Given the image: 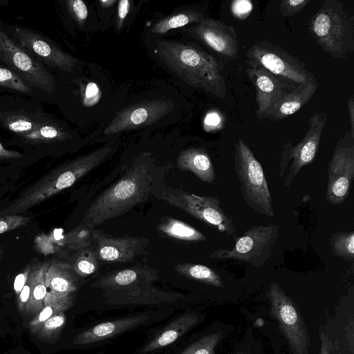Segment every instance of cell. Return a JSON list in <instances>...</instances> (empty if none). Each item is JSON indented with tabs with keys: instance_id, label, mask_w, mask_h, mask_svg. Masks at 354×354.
Segmentation results:
<instances>
[{
	"instance_id": "cell-22",
	"label": "cell",
	"mask_w": 354,
	"mask_h": 354,
	"mask_svg": "<svg viewBox=\"0 0 354 354\" xmlns=\"http://www.w3.org/2000/svg\"><path fill=\"white\" fill-rule=\"evenodd\" d=\"M204 15L194 10H185L165 17L155 23L151 31L155 34H165L169 30L182 28L192 23H200Z\"/></svg>"
},
{
	"instance_id": "cell-24",
	"label": "cell",
	"mask_w": 354,
	"mask_h": 354,
	"mask_svg": "<svg viewBox=\"0 0 354 354\" xmlns=\"http://www.w3.org/2000/svg\"><path fill=\"white\" fill-rule=\"evenodd\" d=\"M332 252L347 261L354 259V232H339L332 235L330 240Z\"/></svg>"
},
{
	"instance_id": "cell-21",
	"label": "cell",
	"mask_w": 354,
	"mask_h": 354,
	"mask_svg": "<svg viewBox=\"0 0 354 354\" xmlns=\"http://www.w3.org/2000/svg\"><path fill=\"white\" fill-rule=\"evenodd\" d=\"M162 234L185 241H205L206 236L189 224L171 217L164 218L158 225Z\"/></svg>"
},
{
	"instance_id": "cell-1",
	"label": "cell",
	"mask_w": 354,
	"mask_h": 354,
	"mask_svg": "<svg viewBox=\"0 0 354 354\" xmlns=\"http://www.w3.org/2000/svg\"><path fill=\"white\" fill-rule=\"evenodd\" d=\"M158 175L151 154L140 153L124 175L92 203L85 214L84 223L95 228L145 202L153 191Z\"/></svg>"
},
{
	"instance_id": "cell-4",
	"label": "cell",
	"mask_w": 354,
	"mask_h": 354,
	"mask_svg": "<svg viewBox=\"0 0 354 354\" xmlns=\"http://www.w3.org/2000/svg\"><path fill=\"white\" fill-rule=\"evenodd\" d=\"M234 165L245 203L259 214L274 216L272 195L263 167L241 138L234 144Z\"/></svg>"
},
{
	"instance_id": "cell-34",
	"label": "cell",
	"mask_w": 354,
	"mask_h": 354,
	"mask_svg": "<svg viewBox=\"0 0 354 354\" xmlns=\"http://www.w3.org/2000/svg\"><path fill=\"white\" fill-rule=\"evenodd\" d=\"M51 286L53 288L59 292H66L70 289H73L70 281L62 277H56L51 281Z\"/></svg>"
},
{
	"instance_id": "cell-20",
	"label": "cell",
	"mask_w": 354,
	"mask_h": 354,
	"mask_svg": "<svg viewBox=\"0 0 354 354\" xmlns=\"http://www.w3.org/2000/svg\"><path fill=\"white\" fill-rule=\"evenodd\" d=\"M198 321V316L194 313L183 314L178 317L149 342L140 351V354H146L172 344L193 328Z\"/></svg>"
},
{
	"instance_id": "cell-5",
	"label": "cell",
	"mask_w": 354,
	"mask_h": 354,
	"mask_svg": "<svg viewBox=\"0 0 354 354\" xmlns=\"http://www.w3.org/2000/svg\"><path fill=\"white\" fill-rule=\"evenodd\" d=\"M248 67H261L297 85L317 81L306 64L279 46L266 40L255 42L245 53Z\"/></svg>"
},
{
	"instance_id": "cell-42",
	"label": "cell",
	"mask_w": 354,
	"mask_h": 354,
	"mask_svg": "<svg viewBox=\"0 0 354 354\" xmlns=\"http://www.w3.org/2000/svg\"><path fill=\"white\" fill-rule=\"evenodd\" d=\"M30 294V288L28 286H26L23 288L22 291L20 295L21 300L24 302L26 301L28 299Z\"/></svg>"
},
{
	"instance_id": "cell-31",
	"label": "cell",
	"mask_w": 354,
	"mask_h": 354,
	"mask_svg": "<svg viewBox=\"0 0 354 354\" xmlns=\"http://www.w3.org/2000/svg\"><path fill=\"white\" fill-rule=\"evenodd\" d=\"M67 6L72 16L80 24H82L88 17V9L86 3L82 0H70Z\"/></svg>"
},
{
	"instance_id": "cell-39",
	"label": "cell",
	"mask_w": 354,
	"mask_h": 354,
	"mask_svg": "<svg viewBox=\"0 0 354 354\" xmlns=\"http://www.w3.org/2000/svg\"><path fill=\"white\" fill-rule=\"evenodd\" d=\"M46 288L43 285H38L34 290V297L36 299H41L46 295Z\"/></svg>"
},
{
	"instance_id": "cell-2",
	"label": "cell",
	"mask_w": 354,
	"mask_h": 354,
	"mask_svg": "<svg viewBox=\"0 0 354 354\" xmlns=\"http://www.w3.org/2000/svg\"><path fill=\"white\" fill-rule=\"evenodd\" d=\"M156 53L165 66L188 85L218 98L227 97V86L218 60L195 46L160 41Z\"/></svg>"
},
{
	"instance_id": "cell-17",
	"label": "cell",
	"mask_w": 354,
	"mask_h": 354,
	"mask_svg": "<svg viewBox=\"0 0 354 354\" xmlns=\"http://www.w3.org/2000/svg\"><path fill=\"white\" fill-rule=\"evenodd\" d=\"M318 85L317 80L297 86L274 105L268 119L277 122L297 112L313 97Z\"/></svg>"
},
{
	"instance_id": "cell-16",
	"label": "cell",
	"mask_w": 354,
	"mask_h": 354,
	"mask_svg": "<svg viewBox=\"0 0 354 354\" xmlns=\"http://www.w3.org/2000/svg\"><path fill=\"white\" fill-rule=\"evenodd\" d=\"M93 239L97 244L98 259L113 263L132 261L148 243V239L135 236L113 237L94 229Z\"/></svg>"
},
{
	"instance_id": "cell-15",
	"label": "cell",
	"mask_w": 354,
	"mask_h": 354,
	"mask_svg": "<svg viewBox=\"0 0 354 354\" xmlns=\"http://www.w3.org/2000/svg\"><path fill=\"white\" fill-rule=\"evenodd\" d=\"M189 32L217 54L230 59L237 56L239 42L233 26L218 20L205 18L190 28Z\"/></svg>"
},
{
	"instance_id": "cell-25",
	"label": "cell",
	"mask_w": 354,
	"mask_h": 354,
	"mask_svg": "<svg viewBox=\"0 0 354 354\" xmlns=\"http://www.w3.org/2000/svg\"><path fill=\"white\" fill-rule=\"evenodd\" d=\"M222 338L220 332L207 335L186 348L180 354H214V349Z\"/></svg>"
},
{
	"instance_id": "cell-10",
	"label": "cell",
	"mask_w": 354,
	"mask_h": 354,
	"mask_svg": "<svg viewBox=\"0 0 354 354\" xmlns=\"http://www.w3.org/2000/svg\"><path fill=\"white\" fill-rule=\"evenodd\" d=\"M0 59L14 69L29 85L46 93L54 91V80L42 63L1 30Z\"/></svg>"
},
{
	"instance_id": "cell-8",
	"label": "cell",
	"mask_w": 354,
	"mask_h": 354,
	"mask_svg": "<svg viewBox=\"0 0 354 354\" xmlns=\"http://www.w3.org/2000/svg\"><path fill=\"white\" fill-rule=\"evenodd\" d=\"M326 120L325 112H315L308 122V130L303 139L296 145L291 141L284 145L279 172L280 177L285 176L284 187L288 188L300 170L314 162Z\"/></svg>"
},
{
	"instance_id": "cell-27",
	"label": "cell",
	"mask_w": 354,
	"mask_h": 354,
	"mask_svg": "<svg viewBox=\"0 0 354 354\" xmlns=\"http://www.w3.org/2000/svg\"><path fill=\"white\" fill-rule=\"evenodd\" d=\"M98 267V257L96 252L91 249H84L75 262L77 272L87 276L93 274Z\"/></svg>"
},
{
	"instance_id": "cell-36",
	"label": "cell",
	"mask_w": 354,
	"mask_h": 354,
	"mask_svg": "<svg viewBox=\"0 0 354 354\" xmlns=\"http://www.w3.org/2000/svg\"><path fill=\"white\" fill-rule=\"evenodd\" d=\"M64 322V317L62 315H57L49 319L45 323V326L48 329H54L60 327Z\"/></svg>"
},
{
	"instance_id": "cell-38",
	"label": "cell",
	"mask_w": 354,
	"mask_h": 354,
	"mask_svg": "<svg viewBox=\"0 0 354 354\" xmlns=\"http://www.w3.org/2000/svg\"><path fill=\"white\" fill-rule=\"evenodd\" d=\"M321 339V348H320V354H330V342L327 337H326L324 334H322L320 336Z\"/></svg>"
},
{
	"instance_id": "cell-19",
	"label": "cell",
	"mask_w": 354,
	"mask_h": 354,
	"mask_svg": "<svg viewBox=\"0 0 354 354\" xmlns=\"http://www.w3.org/2000/svg\"><path fill=\"white\" fill-rule=\"evenodd\" d=\"M176 166L180 171H189L200 180L212 183L216 175L210 157L199 148H189L182 151L177 158Z\"/></svg>"
},
{
	"instance_id": "cell-29",
	"label": "cell",
	"mask_w": 354,
	"mask_h": 354,
	"mask_svg": "<svg viewBox=\"0 0 354 354\" xmlns=\"http://www.w3.org/2000/svg\"><path fill=\"white\" fill-rule=\"evenodd\" d=\"M6 127L15 133H30L37 123H35L28 117L20 115H11L3 120Z\"/></svg>"
},
{
	"instance_id": "cell-28",
	"label": "cell",
	"mask_w": 354,
	"mask_h": 354,
	"mask_svg": "<svg viewBox=\"0 0 354 354\" xmlns=\"http://www.w3.org/2000/svg\"><path fill=\"white\" fill-rule=\"evenodd\" d=\"M30 137H40L43 139H57L66 136L63 129L53 122H38L36 127L31 132Z\"/></svg>"
},
{
	"instance_id": "cell-9",
	"label": "cell",
	"mask_w": 354,
	"mask_h": 354,
	"mask_svg": "<svg viewBox=\"0 0 354 354\" xmlns=\"http://www.w3.org/2000/svg\"><path fill=\"white\" fill-rule=\"evenodd\" d=\"M267 296L271 304V315L278 321L293 354H308V332L293 301L275 283L270 284Z\"/></svg>"
},
{
	"instance_id": "cell-18",
	"label": "cell",
	"mask_w": 354,
	"mask_h": 354,
	"mask_svg": "<svg viewBox=\"0 0 354 354\" xmlns=\"http://www.w3.org/2000/svg\"><path fill=\"white\" fill-rule=\"evenodd\" d=\"M147 319L146 315H136L100 323L80 334L75 339V343L86 344L111 338L138 326Z\"/></svg>"
},
{
	"instance_id": "cell-37",
	"label": "cell",
	"mask_w": 354,
	"mask_h": 354,
	"mask_svg": "<svg viewBox=\"0 0 354 354\" xmlns=\"http://www.w3.org/2000/svg\"><path fill=\"white\" fill-rule=\"evenodd\" d=\"M348 111L350 122V132L354 136V99L353 97L348 99Z\"/></svg>"
},
{
	"instance_id": "cell-43",
	"label": "cell",
	"mask_w": 354,
	"mask_h": 354,
	"mask_svg": "<svg viewBox=\"0 0 354 354\" xmlns=\"http://www.w3.org/2000/svg\"><path fill=\"white\" fill-rule=\"evenodd\" d=\"M8 229V225L4 221H0V234L6 232Z\"/></svg>"
},
{
	"instance_id": "cell-33",
	"label": "cell",
	"mask_w": 354,
	"mask_h": 354,
	"mask_svg": "<svg viewBox=\"0 0 354 354\" xmlns=\"http://www.w3.org/2000/svg\"><path fill=\"white\" fill-rule=\"evenodd\" d=\"M130 9V1L120 0L118 4L116 24L118 29H120Z\"/></svg>"
},
{
	"instance_id": "cell-14",
	"label": "cell",
	"mask_w": 354,
	"mask_h": 354,
	"mask_svg": "<svg viewBox=\"0 0 354 354\" xmlns=\"http://www.w3.org/2000/svg\"><path fill=\"white\" fill-rule=\"evenodd\" d=\"M14 35L21 47L50 66L70 72L78 63L75 57L33 31L18 27Z\"/></svg>"
},
{
	"instance_id": "cell-44",
	"label": "cell",
	"mask_w": 354,
	"mask_h": 354,
	"mask_svg": "<svg viewBox=\"0 0 354 354\" xmlns=\"http://www.w3.org/2000/svg\"><path fill=\"white\" fill-rule=\"evenodd\" d=\"M236 354H250L244 351H239L236 353Z\"/></svg>"
},
{
	"instance_id": "cell-45",
	"label": "cell",
	"mask_w": 354,
	"mask_h": 354,
	"mask_svg": "<svg viewBox=\"0 0 354 354\" xmlns=\"http://www.w3.org/2000/svg\"><path fill=\"white\" fill-rule=\"evenodd\" d=\"M3 151V147L0 143V153H1Z\"/></svg>"
},
{
	"instance_id": "cell-40",
	"label": "cell",
	"mask_w": 354,
	"mask_h": 354,
	"mask_svg": "<svg viewBox=\"0 0 354 354\" xmlns=\"http://www.w3.org/2000/svg\"><path fill=\"white\" fill-rule=\"evenodd\" d=\"M25 283V277L22 274H18L15 280L14 288L16 291H19L24 287Z\"/></svg>"
},
{
	"instance_id": "cell-11",
	"label": "cell",
	"mask_w": 354,
	"mask_h": 354,
	"mask_svg": "<svg viewBox=\"0 0 354 354\" xmlns=\"http://www.w3.org/2000/svg\"><path fill=\"white\" fill-rule=\"evenodd\" d=\"M350 131L337 144L328 163L326 200L333 205L344 202L354 178V145Z\"/></svg>"
},
{
	"instance_id": "cell-30",
	"label": "cell",
	"mask_w": 354,
	"mask_h": 354,
	"mask_svg": "<svg viewBox=\"0 0 354 354\" xmlns=\"http://www.w3.org/2000/svg\"><path fill=\"white\" fill-rule=\"evenodd\" d=\"M309 0H283L279 5V11L283 17H292L302 10Z\"/></svg>"
},
{
	"instance_id": "cell-32",
	"label": "cell",
	"mask_w": 354,
	"mask_h": 354,
	"mask_svg": "<svg viewBox=\"0 0 354 354\" xmlns=\"http://www.w3.org/2000/svg\"><path fill=\"white\" fill-rule=\"evenodd\" d=\"M253 8L252 3L250 1H235L231 4L232 14L237 18L244 19L247 17Z\"/></svg>"
},
{
	"instance_id": "cell-6",
	"label": "cell",
	"mask_w": 354,
	"mask_h": 354,
	"mask_svg": "<svg viewBox=\"0 0 354 354\" xmlns=\"http://www.w3.org/2000/svg\"><path fill=\"white\" fill-rule=\"evenodd\" d=\"M155 195L221 232L231 236L236 234L234 221L221 207L217 196H198L171 187L161 189Z\"/></svg>"
},
{
	"instance_id": "cell-35",
	"label": "cell",
	"mask_w": 354,
	"mask_h": 354,
	"mask_svg": "<svg viewBox=\"0 0 354 354\" xmlns=\"http://www.w3.org/2000/svg\"><path fill=\"white\" fill-rule=\"evenodd\" d=\"M205 124L211 129H215L221 125V117L216 112L209 113L205 118Z\"/></svg>"
},
{
	"instance_id": "cell-3",
	"label": "cell",
	"mask_w": 354,
	"mask_h": 354,
	"mask_svg": "<svg viewBox=\"0 0 354 354\" xmlns=\"http://www.w3.org/2000/svg\"><path fill=\"white\" fill-rule=\"evenodd\" d=\"M319 47L335 59H345L354 50V19L343 3L326 0L308 23Z\"/></svg>"
},
{
	"instance_id": "cell-26",
	"label": "cell",
	"mask_w": 354,
	"mask_h": 354,
	"mask_svg": "<svg viewBox=\"0 0 354 354\" xmlns=\"http://www.w3.org/2000/svg\"><path fill=\"white\" fill-rule=\"evenodd\" d=\"M0 86L26 94L31 93L30 85L17 73L6 68L0 67Z\"/></svg>"
},
{
	"instance_id": "cell-12",
	"label": "cell",
	"mask_w": 354,
	"mask_h": 354,
	"mask_svg": "<svg viewBox=\"0 0 354 354\" xmlns=\"http://www.w3.org/2000/svg\"><path fill=\"white\" fill-rule=\"evenodd\" d=\"M173 106L171 101L162 99L145 101L127 106L117 113L105 128L104 133L110 136L148 126L168 114Z\"/></svg>"
},
{
	"instance_id": "cell-13",
	"label": "cell",
	"mask_w": 354,
	"mask_h": 354,
	"mask_svg": "<svg viewBox=\"0 0 354 354\" xmlns=\"http://www.w3.org/2000/svg\"><path fill=\"white\" fill-rule=\"evenodd\" d=\"M245 71L256 89V115L259 121L268 119L271 110L280 99L298 86L261 67H248Z\"/></svg>"
},
{
	"instance_id": "cell-41",
	"label": "cell",
	"mask_w": 354,
	"mask_h": 354,
	"mask_svg": "<svg viewBox=\"0 0 354 354\" xmlns=\"http://www.w3.org/2000/svg\"><path fill=\"white\" fill-rule=\"evenodd\" d=\"M53 313V310L50 306L46 307L39 315V321L44 322L48 319Z\"/></svg>"
},
{
	"instance_id": "cell-23",
	"label": "cell",
	"mask_w": 354,
	"mask_h": 354,
	"mask_svg": "<svg viewBox=\"0 0 354 354\" xmlns=\"http://www.w3.org/2000/svg\"><path fill=\"white\" fill-rule=\"evenodd\" d=\"M174 269L178 273L189 279L215 287H223L219 274L206 266L184 263L177 264Z\"/></svg>"
},
{
	"instance_id": "cell-7",
	"label": "cell",
	"mask_w": 354,
	"mask_h": 354,
	"mask_svg": "<svg viewBox=\"0 0 354 354\" xmlns=\"http://www.w3.org/2000/svg\"><path fill=\"white\" fill-rule=\"evenodd\" d=\"M279 230V226L274 224L255 225L239 236L232 248L218 249L209 258L236 260L259 267L270 257Z\"/></svg>"
}]
</instances>
